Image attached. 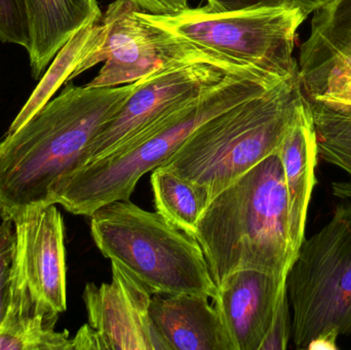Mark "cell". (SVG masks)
I'll return each mask as SVG.
<instances>
[{
    "instance_id": "10",
    "label": "cell",
    "mask_w": 351,
    "mask_h": 350,
    "mask_svg": "<svg viewBox=\"0 0 351 350\" xmlns=\"http://www.w3.org/2000/svg\"><path fill=\"white\" fill-rule=\"evenodd\" d=\"M230 75L233 74L212 64L193 63L169 68L134 82L127 102L101 127L80 168L106 155L175 107Z\"/></svg>"
},
{
    "instance_id": "25",
    "label": "cell",
    "mask_w": 351,
    "mask_h": 350,
    "mask_svg": "<svg viewBox=\"0 0 351 350\" xmlns=\"http://www.w3.org/2000/svg\"><path fill=\"white\" fill-rule=\"evenodd\" d=\"M206 6L199 8L208 14H228L262 8L293 5L289 0H206Z\"/></svg>"
},
{
    "instance_id": "29",
    "label": "cell",
    "mask_w": 351,
    "mask_h": 350,
    "mask_svg": "<svg viewBox=\"0 0 351 350\" xmlns=\"http://www.w3.org/2000/svg\"><path fill=\"white\" fill-rule=\"evenodd\" d=\"M289 1L308 16L311 12H315V10L325 5L330 0H289Z\"/></svg>"
},
{
    "instance_id": "19",
    "label": "cell",
    "mask_w": 351,
    "mask_h": 350,
    "mask_svg": "<svg viewBox=\"0 0 351 350\" xmlns=\"http://www.w3.org/2000/svg\"><path fill=\"white\" fill-rule=\"evenodd\" d=\"M311 104L317 132L319 156L348 174L346 180L332 183L334 197L351 199V112H337Z\"/></svg>"
},
{
    "instance_id": "18",
    "label": "cell",
    "mask_w": 351,
    "mask_h": 350,
    "mask_svg": "<svg viewBox=\"0 0 351 350\" xmlns=\"http://www.w3.org/2000/svg\"><path fill=\"white\" fill-rule=\"evenodd\" d=\"M101 18L90 21L62 47L61 51L53 58L51 67L41 77L40 84L12 121L6 135L14 133L26 125L43 108V105L51 100L62 84L70 82L78 64L92 49Z\"/></svg>"
},
{
    "instance_id": "14",
    "label": "cell",
    "mask_w": 351,
    "mask_h": 350,
    "mask_svg": "<svg viewBox=\"0 0 351 350\" xmlns=\"http://www.w3.org/2000/svg\"><path fill=\"white\" fill-rule=\"evenodd\" d=\"M278 153L288 195L291 244L294 252L298 254L305 238L307 212L315 188V166L319 158L313 110L305 96Z\"/></svg>"
},
{
    "instance_id": "11",
    "label": "cell",
    "mask_w": 351,
    "mask_h": 350,
    "mask_svg": "<svg viewBox=\"0 0 351 350\" xmlns=\"http://www.w3.org/2000/svg\"><path fill=\"white\" fill-rule=\"evenodd\" d=\"M111 266V283L86 284L82 295L103 349L162 350L150 318L152 292L119 263Z\"/></svg>"
},
{
    "instance_id": "28",
    "label": "cell",
    "mask_w": 351,
    "mask_h": 350,
    "mask_svg": "<svg viewBox=\"0 0 351 350\" xmlns=\"http://www.w3.org/2000/svg\"><path fill=\"white\" fill-rule=\"evenodd\" d=\"M338 334L335 332H330L328 334L321 335L315 337L309 343L307 349L311 350H336L339 349L337 345Z\"/></svg>"
},
{
    "instance_id": "16",
    "label": "cell",
    "mask_w": 351,
    "mask_h": 350,
    "mask_svg": "<svg viewBox=\"0 0 351 350\" xmlns=\"http://www.w3.org/2000/svg\"><path fill=\"white\" fill-rule=\"evenodd\" d=\"M298 78L309 103L351 112V53L308 37L301 47Z\"/></svg>"
},
{
    "instance_id": "27",
    "label": "cell",
    "mask_w": 351,
    "mask_h": 350,
    "mask_svg": "<svg viewBox=\"0 0 351 350\" xmlns=\"http://www.w3.org/2000/svg\"><path fill=\"white\" fill-rule=\"evenodd\" d=\"M72 342L73 350L103 349L98 334L88 324L80 329Z\"/></svg>"
},
{
    "instance_id": "3",
    "label": "cell",
    "mask_w": 351,
    "mask_h": 350,
    "mask_svg": "<svg viewBox=\"0 0 351 350\" xmlns=\"http://www.w3.org/2000/svg\"><path fill=\"white\" fill-rule=\"evenodd\" d=\"M194 236L217 287L247 269L288 275L297 254L289 234L288 195L278 153L213 199Z\"/></svg>"
},
{
    "instance_id": "15",
    "label": "cell",
    "mask_w": 351,
    "mask_h": 350,
    "mask_svg": "<svg viewBox=\"0 0 351 350\" xmlns=\"http://www.w3.org/2000/svg\"><path fill=\"white\" fill-rule=\"evenodd\" d=\"M29 29L31 75L40 79L62 47L90 21L102 18L96 0H23Z\"/></svg>"
},
{
    "instance_id": "9",
    "label": "cell",
    "mask_w": 351,
    "mask_h": 350,
    "mask_svg": "<svg viewBox=\"0 0 351 350\" xmlns=\"http://www.w3.org/2000/svg\"><path fill=\"white\" fill-rule=\"evenodd\" d=\"M8 314L59 316L67 310L63 218L55 203L16 214Z\"/></svg>"
},
{
    "instance_id": "7",
    "label": "cell",
    "mask_w": 351,
    "mask_h": 350,
    "mask_svg": "<svg viewBox=\"0 0 351 350\" xmlns=\"http://www.w3.org/2000/svg\"><path fill=\"white\" fill-rule=\"evenodd\" d=\"M295 349L315 337H351V203H339L329 223L303 240L287 277Z\"/></svg>"
},
{
    "instance_id": "20",
    "label": "cell",
    "mask_w": 351,
    "mask_h": 350,
    "mask_svg": "<svg viewBox=\"0 0 351 350\" xmlns=\"http://www.w3.org/2000/svg\"><path fill=\"white\" fill-rule=\"evenodd\" d=\"M58 318H41L18 328L0 329V350H71L68 331L58 332Z\"/></svg>"
},
{
    "instance_id": "21",
    "label": "cell",
    "mask_w": 351,
    "mask_h": 350,
    "mask_svg": "<svg viewBox=\"0 0 351 350\" xmlns=\"http://www.w3.org/2000/svg\"><path fill=\"white\" fill-rule=\"evenodd\" d=\"M309 38L351 53V0H330L315 10Z\"/></svg>"
},
{
    "instance_id": "12",
    "label": "cell",
    "mask_w": 351,
    "mask_h": 350,
    "mask_svg": "<svg viewBox=\"0 0 351 350\" xmlns=\"http://www.w3.org/2000/svg\"><path fill=\"white\" fill-rule=\"evenodd\" d=\"M287 277L247 269L232 273L217 287L212 304L232 350H260L287 293Z\"/></svg>"
},
{
    "instance_id": "24",
    "label": "cell",
    "mask_w": 351,
    "mask_h": 350,
    "mask_svg": "<svg viewBox=\"0 0 351 350\" xmlns=\"http://www.w3.org/2000/svg\"><path fill=\"white\" fill-rule=\"evenodd\" d=\"M292 337V318L287 293L278 303L276 316L260 350H285L288 349Z\"/></svg>"
},
{
    "instance_id": "13",
    "label": "cell",
    "mask_w": 351,
    "mask_h": 350,
    "mask_svg": "<svg viewBox=\"0 0 351 350\" xmlns=\"http://www.w3.org/2000/svg\"><path fill=\"white\" fill-rule=\"evenodd\" d=\"M208 297L152 294L150 318L162 350H232Z\"/></svg>"
},
{
    "instance_id": "2",
    "label": "cell",
    "mask_w": 351,
    "mask_h": 350,
    "mask_svg": "<svg viewBox=\"0 0 351 350\" xmlns=\"http://www.w3.org/2000/svg\"><path fill=\"white\" fill-rule=\"evenodd\" d=\"M280 82L227 76L106 155L62 176L51 187L47 203L62 205L73 215L90 217L107 203L129 201L140 179L165 164L200 125L239 103L265 94Z\"/></svg>"
},
{
    "instance_id": "5",
    "label": "cell",
    "mask_w": 351,
    "mask_h": 350,
    "mask_svg": "<svg viewBox=\"0 0 351 350\" xmlns=\"http://www.w3.org/2000/svg\"><path fill=\"white\" fill-rule=\"evenodd\" d=\"M97 248L119 263L152 294H195L214 298L216 284L195 236L158 212L131 201L107 203L90 216Z\"/></svg>"
},
{
    "instance_id": "22",
    "label": "cell",
    "mask_w": 351,
    "mask_h": 350,
    "mask_svg": "<svg viewBox=\"0 0 351 350\" xmlns=\"http://www.w3.org/2000/svg\"><path fill=\"white\" fill-rule=\"evenodd\" d=\"M16 246V230L12 220L0 224V329L3 326L10 305L12 263Z\"/></svg>"
},
{
    "instance_id": "23",
    "label": "cell",
    "mask_w": 351,
    "mask_h": 350,
    "mask_svg": "<svg viewBox=\"0 0 351 350\" xmlns=\"http://www.w3.org/2000/svg\"><path fill=\"white\" fill-rule=\"evenodd\" d=\"M0 41L28 47V23L23 0H0Z\"/></svg>"
},
{
    "instance_id": "1",
    "label": "cell",
    "mask_w": 351,
    "mask_h": 350,
    "mask_svg": "<svg viewBox=\"0 0 351 350\" xmlns=\"http://www.w3.org/2000/svg\"><path fill=\"white\" fill-rule=\"evenodd\" d=\"M133 84L115 88L67 84L21 129L0 142V216L49 205V191L80 168L101 127L127 102Z\"/></svg>"
},
{
    "instance_id": "6",
    "label": "cell",
    "mask_w": 351,
    "mask_h": 350,
    "mask_svg": "<svg viewBox=\"0 0 351 350\" xmlns=\"http://www.w3.org/2000/svg\"><path fill=\"white\" fill-rule=\"evenodd\" d=\"M146 16L198 49L235 67L287 80L298 76L293 57L307 14L294 5L208 14L199 8Z\"/></svg>"
},
{
    "instance_id": "4",
    "label": "cell",
    "mask_w": 351,
    "mask_h": 350,
    "mask_svg": "<svg viewBox=\"0 0 351 350\" xmlns=\"http://www.w3.org/2000/svg\"><path fill=\"white\" fill-rule=\"evenodd\" d=\"M303 97L298 76L285 80L206 121L158 168L204 187L210 201L278 153Z\"/></svg>"
},
{
    "instance_id": "17",
    "label": "cell",
    "mask_w": 351,
    "mask_h": 350,
    "mask_svg": "<svg viewBox=\"0 0 351 350\" xmlns=\"http://www.w3.org/2000/svg\"><path fill=\"white\" fill-rule=\"evenodd\" d=\"M150 183L156 212L176 227L194 236L198 221L210 203L208 191L162 168L152 171Z\"/></svg>"
},
{
    "instance_id": "26",
    "label": "cell",
    "mask_w": 351,
    "mask_h": 350,
    "mask_svg": "<svg viewBox=\"0 0 351 350\" xmlns=\"http://www.w3.org/2000/svg\"><path fill=\"white\" fill-rule=\"evenodd\" d=\"M143 12L152 14H176L188 10L187 0H130Z\"/></svg>"
},
{
    "instance_id": "8",
    "label": "cell",
    "mask_w": 351,
    "mask_h": 350,
    "mask_svg": "<svg viewBox=\"0 0 351 350\" xmlns=\"http://www.w3.org/2000/svg\"><path fill=\"white\" fill-rule=\"evenodd\" d=\"M104 62L88 88H115L133 84L150 74L193 63H208L233 75L280 82L261 72L235 67L198 49L150 21L137 4L117 0L101 18L92 49L80 61L70 80Z\"/></svg>"
}]
</instances>
